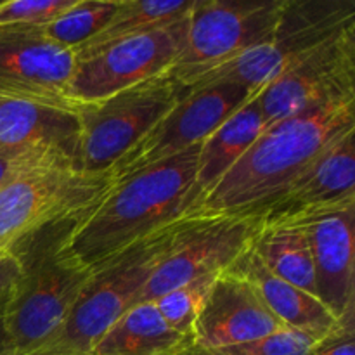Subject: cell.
<instances>
[{"label": "cell", "instance_id": "cell-1", "mask_svg": "<svg viewBox=\"0 0 355 355\" xmlns=\"http://www.w3.org/2000/svg\"><path fill=\"white\" fill-rule=\"evenodd\" d=\"M354 128L355 92L322 99L269 125L243 158L201 198L194 214L252 217L286 189L331 142Z\"/></svg>", "mask_w": 355, "mask_h": 355}, {"label": "cell", "instance_id": "cell-2", "mask_svg": "<svg viewBox=\"0 0 355 355\" xmlns=\"http://www.w3.org/2000/svg\"><path fill=\"white\" fill-rule=\"evenodd\" d=\"M201 144L116 180L69 227V255L87 269L193 214Z\"/></svg>", "mask_w": 355, "mask_h": 355}, {"label": "cell", "instance_id": "cell-3", "mask_svg": "<svg viewBox=\"0 0 355 355\" xmlns=\"http://www.w3.org/2000/svg\"><path fill=\"white\" fill-rule=\"evenodd\" d=\"M75 217L45 225L9 250L19 260L21 277L3 322L17 355L38 354L59 335L90 279L92 270L73 259L66 246Z\"/></svg>", "mask_w": 355, "mask_h": 355}, {"label": "cell", "instance_id": "cell-4", "mask_svg": "<svg viewBox=\"0 0 355 355\" xmlns=\"http://www.w3.org/2000/svg\"><path fill=\"white\" fill-rule=\"evenodd\" d=\"M194 217L196 214H187L92 269L59 335L35 355H90L107 329L134 307L156 267Z\"/></svg>", "mask_w": 355, "mask_h": 355}, {"label": "cell", "instance_id": "cell-5", "mask_svg": "<svg viewBox=\"0 0 355 355\" xmlns=\"http://www.w3.org/2000/svg\"><path fill=\"white\" fill-rule=\"evenodd\" d=\"M350 23H355L354 0H286L266 40L203 73L186 89L227 82L259 92L300 55Z\"/></svg>", "mask_w": 355, "mask_h": 355}, {"label": "cell", "instance_id": "cell-6", "mask_svg": "<svg viewBox=\"0 0 355 355\" xmlns=\"http://www.w3.org/2000/svg\"><path fill=\"white\" fill-rule=\"evenodd\" d=\"M113 186L110 172L51 163L19 173L0 187V253L49 224L89 210Z\"/></svg>", "mask_w": 355, "mask_h": 355}, {"label": "cell", "instance_id": "cell-7", "mask_svg": "<svg viewBox=\"0 0 355 355\" xmlns=\"http://www.w3.org/2000/svg\"><path fill=\"white\" fill-rule=\"evenodd\" d=\"M186 94V87L165 73L106 99L80 104V168L110 172Z\"/></svg>", "mask_w": 355, "mask_h": 355}, {"label": "cell", "instance_id": "cell-8", "mask_svg": "<svg viewBox=\"0 0 355 355\" xmlns=\"http://www.w3.org/2000/svg\"><path fill=\"white\" fill-rule=\"evenodd\" d=\"M286 0H193L186 49L170 75L184 87L266 40Z\"/></svg>", "mask_w": 355, "mask_h": 355}, {"label": "cell", "instance_id": "cell-9", "mask_svg": "<svg viewBox=\"0 0 355 355\" xmlns=\"http://www.w3.org/2000/svg\"><path fill=\"white\" fill-rule=\"evenodd\" d=\"M255 94V90L227 82L189 89L127 155L111 166L113 182L203 144Z\"/></svg>", "mask_w": 355, "mask_h": 355}, {"label": "cell", "instance_id": "cell-10", "mask_svg": "<svg viewBox=\"0 0 355 355\" xmlns=\"http://www.w3.org/2000/svg\"><path fill=\"white\" fill-rule=\"evenodd\" d=\"M187 16L166 28L110 45L76 62L69 96L76 104L96 103L113 94L170 73L186 49Z\"/></svg>", "mask_w": 355, "mask_h": 355}, {"label": "cell", "instance_id": "cell-11", "mask_svg": "<svg viewBox=\"0 0 355 355\" xmlns=\"http://www.w3.org/2000/svg\"><path fill=\"white\" fill-rule=\"evenodd\" d=\"M255 232L253 217L196 215L156 267L134 305L158 300L162 295L198 277L224 272L248 248Z\"/></svg>", "mask_w": 355, "mask_h": 355}, {"label": "cell", "instance_id": "cell-12", "mask_svg": "<svg viewBox=\"0 0 355 355\" xmlns=\"http://www.w3.org/2000/svg\"><path fill=\"white\" fill-rule=\"evenodd\" d=\"M349 92H355V23L291 62L257 99L269 127L302 107Z\"/></svg>", "mask_w": 355, "mask_h": 355}, {"label": "cell", "instance_id": "cell-13", "mask_svg": "<svg viewBox=\"0 0 355 355\" xmlns=\"http://www.w3.org/2000/svg\"><path fill=\"white\" fill-rule=\"evenodd\" d=\"M76 54L31 30H0V94L78 110L69 96Z\"/></svg>", "mask_w": 355, "mask_h": 355}, {"label": "cell", "instance_id": "cell-14", "mask_svg": "<svg viewBox=\"0 0 355 355\" xmlns=\"http://www.w3.org/2000/svg\"><path fill=\"white\" fill-rule=\"evenodd\" d=\"M355 205V128L340 135L297 179L252 215L257 225L290 224Z\"/></svg>", "mask_w": 355, "mask_h": 355}, {"label": "cell", "instance_id": "cell-15", "mask_svg": "<svg viewBox=\"0 0 355 355\" xmlns=\"http://www.w3.org/2000/svg\"><path fill=\"white\" fill-rule=\"evenodd\" d=\"M286 328L257 288L245 276L227 269L215 277L205 298L194 326L193 349L238 345Z\"/></svg>", "mask_w": 355, "mask_h": 355}, {"label": "cell", "instance_id": "cell-16", "mask_svg": "<svg viewBox=\"0 0 355 355\" xmlns=\"http://www.w3.org/2000/svg\"><path fill=\"white\" fill-rule=\"evenodd\" d=\"M354 218L355 205L290 222L307 236L315 297L338 321L354 312Z\"/></svg>", "mask_w": 355, "mask_h": 355}, {"label": "cell", "instance_id": "cell-17", "mask_svg": "<svg viewBox=\"0 0 355 355\" xmlns=\"http://www.w3.org/2000/svg\"><path fill=\"white\" fill-rule=\"evenodd\" d=\"M0 148L47 149L73 159L80 166L76 110L0 94Z\"/></svg>", "mask_w": 355, "mask_h": 355}, {"label": "cell", "instance_id": "cell-18", "mask_svg": "<svg viewBox=\"0 0 355 355\" xmlns=\"http://www.w3.org/2000/svg\"><path fill=\"white\" fill-rule=\"evenodd\" d=\"M229 269L245 276L257 288L267 307L288 328L328 336L342 326V321H338L314 295L274 276L253 253L252 246H248Z\"/></svg>", "mask_w": 355, "mask_h": 355}, {"label": "cell", "instance_id": "cell-19", "mask_svg": "<svg viewBox=\"0 0 355 355\" xmlns=\"http://www.w3.org/2000/svg\"><path fill=\"white\" fill-rule=\"evenodd\" d=\"M257 94L250 97L201 144L196 182H194V196H196L194 210L201 198L243 158V155L267 128Z\"/></svg>", "mask_w": 355, "mask_h": 355}, {"label": "cell", "instance_id": "cell-20", "mask_svg": "<svg viewBox=\"0 0 355 355\" xmlns=\"http://www.w3.org/2000/svg\"><path fill=\"white\" fill-rule=\"evenodd\" d=\"M193 340L166 324L153 302L128 309L90 355H187Z\"/></svg>", "mask_w": 355, "mask_h": 355}, {"label": "cell", "instance_id": "cell-21", "mask_svg": "<svg viewBox=\"0 0 355 355\" xmlns=\"http://www.w3.org/2000/svg\"><path fill=\"white\" fill-rule=\"evenodd\" d=\"M250 246L274 276L315 297L314 263L307 236L300 225H257Z\"/></svg>", "mask_w": 355, "mask_h": 355}, {"label": "cell", "instance_id": "cell-22", "mask_svg": "<svg viewBox=\"0 0 355 355\" xmlns=\"http://www.w3.org/2000/svg\"><path fill=\"white\" fill-rule=\"evenodd\" d=\"M191 6L193 0H121L106 26L76 49V59L92 58L118 42L175 24L187 16Z\"/></svg>", "mask_w": 355, "mask_h": 355}, {"label": "cell", "instance_id": "cell-23", "mask_svg": "<svg viewBox=\"0 0 355 355\" xmlns=\"http://www.w3.org/2000/svg\"><path fill=\"white\" fill-rule=\"evenodd\" d=\"M121 0H76L51 23L31 31L75 52L96 37L114 16Z\"/></svg>", "mask_w": 355, "mask_h": 355}, {"label": "cell", "instance_id": "cell-24", "mask_svg": "<svg viewBox=\"0 0 355 355\" xmlns=\"http://www.w3.org/2000/svg\"><path fill=\"white\" fill-rule=\"evenodd\" d=\"M217 276H205L189 281V283L162 295L153 304L170 328L193 340L198 315H200L205 298L210 291L211 283Z\"/></svg>", "mask_w": 355, "mask_h": 355}, {"label": "cell", "instance_id": "cell-25", "mask_svg": "<svg viewBox=\"0 0 355 355\" xmlns=\"http://www.w3.org/2000/svg\"><path fill=\"white\" fill-rule=\"evenodd\" d=\"M329 336V335H328ZM326 336L286 328L266 338L218 349H191L187 355H309Z\"/></svg>", "mask_w": 355, "mask_h": 355}, {"label": "cell", "instance_id": "cell-26", "mask_svg": "<svg viewBox=\"0 0 355 355\" xmlns=\"http://www.w3.org/2000/svg\"><path fill=\"white\" fill-rule=\"evenodd\" d=\"M76 0H2L0 30H31L51 23Z\"/></svg>", "mask_w": 355, "mask_h": 355}, {"label": "cell", "instance_id": "cell-27", "mask_svg": "<svg viewBox=\"0 0 355 355\" xmlns=\"http://www.w3.org/2000/svg\"><path fill=\"white\" fill-rule=\"evenodd\" d=\"M51 163H75V162L66 158V156L59 155V153L47 151V149H37V148L2 149L0 148V187H2L7 180L19 175V173L38 168V166L51 165Z\"/></svg>", "mask_w": 355, "mask_h": 355}, {"label": "cell", "instance_id": "cell-28", "mask_svg": "<svg viewBox=\"0 0 355 355\" xmlns=\"http://www.w3.org/2000/svg\"><path fill=\"white\" fill-rule=\"evenodd\" d=\"M354 312L347 315L336 331L322 338L309 355H355Z\"/></svg>", "mask_w": 355, "mask_h": 355}, {"label": "cell", "instance_id": "cell-29", "mask_svg": "<svg viewBox=\"0 0 355 355\" xmlns=\"http://www.w3.org/2000/svg\"><path fill=\"white\" fill-rule=\"evenodd\" d=\"M21 277V263L12 252L0 253V307L7 304Z\"/></svg>", "mask_w": 355, "mask_h": 355}, {"label": "cell", "instance_id": "cell-30", "mask_svg": "<svg viewBox=\"0 0 355 355\" xmlns=\"http://www.w3.org/2000/svg\"><path fill=\"white\" fill-rule=\"evenodd\" d=\"M6 305H2V307H0V355H17L12 342H10L9 333H7L6 322H3V312H6Z\"/></svg>", "mask_w": 355, "mask_h": 355}, {"label": "cell", "instance_id": "cell-31", "mask_svg": "<svg viewBox=\"0 0 355 355\" xmlns=\"http://www.w3.org/2000/svg\"><path fill=\"white\" fill-rule=\"evenodd\" d=\"M0 2H2V0H0Z\"/></svg>", "mask_w": 355, "mask_h": 355}]
</instances>
